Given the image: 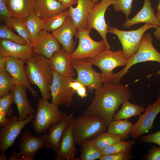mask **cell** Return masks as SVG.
Masks as SVG:
<instances>
[{"instance_id": "50", "label": "cell", "mask_w": 160, "mask_h": 160, "mask_svg": "<svg viewBox=\"0 0 160 160\" xmlns=\"http://www.w3.org/2000/svg\"><path fill=\"white\" fill-rule=\"evenodd\" d=\"M93 2L94 3H97L99 0H92Z\"/></svg>"}, {"instance_id": "40", "label": "cell", "mask_w": 160, "mask_h": 160, "mask_svg": "<svg viewBox=\"0 0 160 160\" xmlns=\"http://www.w3.org/2000/svg\"><path fill=\"white\" fill-rule=\"evenodd\" d=\"M133 156L130 153H119L103 155L100 160H128L132 159Z\"/></svg>"}, {"instance_id": "35", "label": "cell", "mask_w": 160, "mask_h": 160, "mask_svg": "<svg viewBox=\"0 0 160 160\" xmlns=\"http://www.w3.org/2000/svg\"><path fill=\"white\" fill-rule=\"evenodd\" d=\"M6 68H0V97L9 93L16 85Z\"/></svg>"}, {"instance_id": "37", "label": "cell", "mask_w": 160, "mask_h": 160, "mask_svg": "<svg viewBox=\"0 0 160 160\" xmlns=\"http://www.w3.org/2000/svg\"><path fill=\"white\" fill-rule=\"evenodd\" d=\"M0 97V113L7 116H10L13 111L11 105L13 103L11 94L10 92L7 95Z\"/></svg>"}, {"instance_id": "14", "label": "cell", "mask_w": 160, "mask_h": 160, "mask_svg": "<svg viewBox=\"0 0 160 160\" xmlns=\"http://www.w3.org/2000/svg\"><path fill=\"white\" fill-rule=\"evenodd\" d=\"M47 135L46 133L41 137H35L26 129L20 139L18 152L19 160H33L37 152L45 147Z\"/></svg>"}, {"instance_id": "53", "label": "cell", "mask_w": 160, "mask_h": 160, "mask_svg": "<svg viewBox=\"0 0 160 160\" xmlns=\"http://www.w3.org/2000/svg\"><path fill=\"white\" fill-rule=\"evenodd\" d=\"M60 2L61 3V1H62V0H56Z\"/></svg>"}, {"instance_id": "22", "label": "cell", "mask_w": 160, "mask_h": 160, "mask_svg": "<svg viewBox=\"0 0 160 160\" xmlns=\"http://www.w3.org/2000/svg\"><path fill=\"white\" fill-rule=\"evenodd\" d=\"M27 89L23 86L16 85L10 91L13 103L16 105L17 108L19 121L24 120L30 114L34 113L35 112L27 99Z\"/></svg>"}, {"instance_id": "44", "label": "cell", "mask_w": 160, "mask_h": 160, "mask_svg": "<svg viewBox=\"0 0 160 160\" xmlns=\"http://www.w3.org/2000/svg\"><path fill=\"white\" fill-rule=\"evenodd\" d=\"M78 0H62L61 3L65 7L68 9L72 5L77 4Z\"/></svg>"}, {"instance_id": "33", "label": "cell", "mask_w": 160, "mask_h": 160, "mask_svg": "<svg viewBox=\"0 0 160 160\" xmlns=\"http://www.w3.org/2000/svg\"><path fill=\"white\" fill-rule=\"evenodd\" d=\"M10 24L11 28L14 29L18 35L27 41L28 44H32L31 36L24 19L12 16Z\"/></svg>"}, {"instance_id": "29", "label": "cell", "mask_w": 160, "mask_h": 160, "mask_svg": "<svg viewBox=\"0 0 160 160\" xmlns=\"http://www.w3.org/2000/svg\"><path fill=\"white\" fill-rule=\"evenodd\" d=\"M81 145V153L79 160H99L103 155L102 150L96 146L92 140L85 141Z\"/></svg>"}, {"instance_id": "39", "label": "cell", "mask_w": 160, "mask_h": 160, "mask_svg": "<svg viewBox=\"0 0 160 160\" xmlns=\"http://www.w3.org/2000/svg\"><path fill=\"white\" fill-rule=\"evenodd\" d=\"M12 15L4 0H0V17L10 28V21Z\"/></svg>"}, {"instance_id": "12", "label": "cell", "mask_w": 160, "mask_h": 160, "mask_svg": "<svg viewBox=\"0 0 160 160\" xmlns=\"http://www.w3.org/2000/svg\"><path fill=\"white\" fill-rule=\"evenodd\" d=\"M34 113L30 114L22 121L18 120V116H14L9 117L8 122L0 129V151L5 153L12 146L22 129L34 119Z\"/></svg>"}, {"instance_id": "20", "label": "cell", "mask_w": 160, "mask_h": 160, "mask_svg": "<svg viewBox=\"0 0 160 160\" xmlns=\"http://www.w3.org/2000/svg\"><path fill=\"white\" fill-rule=\"evenodd\" d=\"M49 60L53 71L65 77H73L75 76L71 55L63 48L55 52Z\"/></svg>"}, {"instance_id": "45", "label": "cell", "mask_w": 160, "mask_h": 160, "mask_svg": "<svg viewBox=\"0 0 160 160\" xmlns=\"http://www.w3.org/2000/svg\"><path fill=\"white\" fill-rule=\"evenodd\" d=\"M156 15L159 21V23L158 28L156 29L153 33L156 39L160 41V15L157 12L156 13Z\"/></svg>"}, {"instance_id": "15", "label": "cell", "mask_w": 160, "mask_h": 160, "mask_svg": "<svg viewBox=\"0 0 160 160\" xmlns=\"http://www.w3.org/2000/svg\"><path fill=\"white\" fill-rule=\"evenodd\" d=\"M78 28L71 18L68 16L63 23L52 34L62 45L63 49L71 55L75 50L76 42L73 37L76 35Z\"/></svg>"}, {"instance_id": "36", "label": "cell", "mask_w": 160, "mask_h": 160, "mask_svg": "<svg viewBox=\"0 0 160 160\" xmlns=\"http://www.w3.org/2000/svg\"><path fill=\"white\" fill-rule=\"evenodd\" d=\"M0 39L9 40L21 45L28 44L23 38L13 32L7 25H0Z\"/></svg>"}, {"instance_id": "18", "label": "cell", "mask_w": 160, "mask_h": 160, "mask_svg": "<svg viewBox=\"0 0 160 160\" xmlns=\"http://www.w3.org/2000/svg\"><path fill=\"white\" fill-rule=\"evenodd\" d=\"M6 69L12 77L16 85L23 86L28 89L33 96L36 97L37 93L31 85L24 67L25 62L13 57H5Z\"/></svg>"}, {"instance_id": "46", "label": "cell", "mask_w": 160, "mask_h": 160, "mask_svg": "<svg viewBox=\"0 0 160 160\" xmlns=\"http://www.w3.org/2000/svg\"><path fill=\"white\" fill-rule=\"evenodd\" d=\"M3 113H0V126L2 127L4 126L9 121V117Z\"/></svg>"}, {"instance_id": "32", "label": "cell", "mask_w": 160, "mask_h": 160, "mask_svg": "<svg viewBox=\"0 0 160 160\" xmlns=\"http://www.w3.org/2000/svg\"><path fill=\"white\" fill-rule=\"evenodd\" d=\"M91 140L96 146L101 150L121 140L119 136L108 131L98 135Z\"/></svg>"}, {"instance_id": "16", "label": "cell", "mask_w": 160, "mask_h": 160, "mask_svg": "<svg viewBox=\"0 0 160 160\" xmlns=\"http://www.w3.org/2000/svg\"><path fill=\"white\" fill-rule=\"evenodd\" d=\"M33 45V53L48 59L61 48L60 43L52 34L43 30L40 31Z\"/></svg>"}, {"instance_id": "27", "label": "cell", "mask_w": 160, "mask_h": 160, "mask_svg": "<svg viewBox=\"0 0 160 160\" xmlns=\"http://www.w3.org/2000/svg\"><path fill=\"white\" fill-rule=\"evenodd\" d=\"M133 125L128 120H113L109 124L107 131L119 136L121 140L129 137Z\"/></svg>"}, {"instance_id": "42", "label": "cell", "mask_w": 160, "mask_h": 160, "mask_svg": "<svg viewBox=\"0 0 160 160\" xmlns=\"http://www.w3.org/2000/svg\"><path fill=\"white\" fill-rule=\"evenodd\" d=\"M144 157L146 160H160V147L153 146L148 150V153L144 155Z\"/></svg>"}, {"instance_id": "30", "label": "cell", "mask_w": 160, "mask_h": 160, "mask_svg": "<svg viewBox=\"0 0 160 160\" xmlns=\"http://www.w3.org/2000/svg\"><path fill=\"white\" fill-rule=\"evenodd\" d=\"M25 23L30 34L33 44L40 31L42 30L43 20L35 12L25 19Z\"/></svg>"}, {"instance_id": "4", "label": "cell", "mask_w": 160, "mask_h": 160, "mask_svg": "<svg viewBox=\"0 0 160 160\" xmlns=\"http://www.w3.org/2000/svg\"><path fill=\"white\" fill-rule=\"evenodd\" d=\"M153 38L149 33L142 36L139 47L137 52L127 60V63L121 70L114 73L113 83L117 84L130 68L137 63L148 61H156L160 63V53L153 44Z\"/></svg>"}, {"instance_id": "51", "label": "cell", "mask_w": 160, "mask_h": 160, "mask_svg": "<svg viewBox=\"0 0 160 160\" xmlns=\"http://www.w3.org/2000/svg\"><path fill=\"white\" fill-rule=\"evenodd\" d=\"M155 73H157L158 75H160V70L158 71Z\"/></svg>"}, {"instance_id": "17", "label": "cell", "mask_w": 160, "mask_h": 160, "mask_svg": "<svg viewBox=\"0 0 160 160\" xmlns=\"http://www.w3.org/2000/svg\"><path fill=\"white\" fill-rule=\"evenodd\" d=\"M70 122L65 130L56 152V160H75L76 148L73 132V121Z\"/></svg>"}, {"instance_id": "21", "label": "cell", "mask_w": 160, "mask_h": 160, "mask_svg": "<svg viewBox=\"0 0 160 160\" xmlns=\"http://www.w3.org/2000/svg\"><path fill=\"white\" fill-rule=\"evenodd\" d=\"M72 113L63 114V118L58 123L52 124L47 133L45 147L51 149L55 152L57 150L62 137L71 121L74 119Z\"/></svg>"}, {"instance_id": "24", "label": "cell", "mask_w": 160, "mask_h": 160, "mask_svg": "<svg viewBox=\"0 0 160 160\" xmlns=\"http://www.w3.org/2000/svg\"><path fill=\"white\" fill-rule=\"evenodd\" d=\"M77 6L67 10L78 29H86V20L89 11L94 3L92 0H78Z\"/></svg>"}, {"instance_id": "19", "label": "cell", "mask_w": 160, "mask_h": 160, "mask_svg": "<svg viewBox=\"0 0 160 160\" xmlns=\"http://www.w3.org/2000/svg\"><path fill=\"white\" fill-rule=\"evenodd\" d=\"M32 44L21 45L12 41L3 39L0 40V56L19 59L25 62L33 53Z\"/></svg>"}, {"instance_id": "23", "label": "cell", "mask_w": 160, "mask_h": 160, "mask_svg": "<svg viewBox=\"0 0 160 160\" xmlns=\"http://www.w3.org/2000/svg\"><path fill=\"white\" fill-rule=\"evenodd\" d=\"M154 10L151 1L149 0H144L141 9L132 18L127 19L123 24L122 28H128L140 23L151 24L157 28L159 22L154 14Z\"/></svg>"}, {"instance_id": "1", "label": "cell", "mask_w": 160, "mask_h": 160, "mask_svg": "<svg viewBox=\"0 0 160 160\" xmlns=\"http://www.w3.org/2000/svg\"><path fill=\"white\" fill-rule=\"evenodd\" d=\"M131 95L128 88L123 84H103L102 87L95 90L91 103L83 114L100 116L108 127L120 105L128 100Z\"/></svg>"}, {"instance_id": "49", "label": "cell", "mask_w": 160, "mask_h": 160, "mask_svg": "<svg viewBox=\"0 0 160 160\" xmlns=\"http://www.w3.org/2000/svg\"><path fill=\"white\" fill-rule=\"evenodd\" d=\"M156 9L157 11V12L160 15V0L159 5L156 7Z\"/></svg>"}, {"instance_id": "52", "label": "cell", "mask_w": 160, "mask_h": 160, "mask_svg": "<svg viewBox=\"0 0 160 160\" xmlns=\"http://www.w3.org/2000/svg\"><path fill=\"white\" fill-rule=\"evenodd\" d=\"M8 0H4V1L5 2L6 4L7 3V1H8Z\"/></svg>"}, {"instance_id": "34", "label": "cell", "mask_w": 160, "mask_h": 160, "mask_svg": "<svg viewBox=\"0 0 160 160\" xmlns=\"http://www.w3.org/2000/svg\"><path fill=\"white\" fill-rule=\"evenodd\" d=\"M135 143L133 140H120L116 143L102 150L103 155L119 153H130L133 145Z\"/></svg>"}, {"instance_id": "6", "label": "cell", "mask_w": 160, "mask_h": 160, "mask_svg": "<svg viewBox=\"0 0 160 160\" xmlns=\"http://www.w3.org/2000/svg\"><path fill=\"white\" fill-rule=\"evenodd\" d=\"M84 60L90 62L100 68L101 71L103 84L113 83V70L118 67L125 66L127 63V60L120 49L113 52L110 49H106L95 58Z\"/></svg>"}, {"instance_id": "11", "label": "cell", "mask_w": 160, "mask_h": 160, "mask_svg": "<svg viewBox=\"0 0 160 160\" xmlns=\"http://www.w3.org/2000/svg\"><path fill=\"white\" fill-rule=\"evenodd\" d=\"M72 63L77 73V79L90 92L102 87L103 83L102 74L94 69L90 62L84 59L77 60H73Z\"/></svg>"}, {"instance_id": "28", "label": "cell", "mask_w": 160, "mask_h": 160, "mask_svg": "<svg viewBox=\"0 0 160 160\" xmlns=\"http://www.w3.org/2000/svg\"><path fill=\"white\" fill-rule=\"evenodd\" d=\"M145 110L143 106L132 103L127 100L122 104L121 109L115 114L113 120H128L131 117L140 116Z\"/></svg>"}, {"instance_id": "8", "label": "cell", "mask_w": 160, "mask_h": 160, "mask_svg": "<svg viewBox=\"0 0 160 160\" xmlns=\"http://www.w3.org/2000/svg\"><path fill=\"white\" fill-rule=\"evenodd\" d=\"M152 28H157L154 25L149 23H145L138 29L130 31L120 30L116 27L109 26L108 33L113 34L117 36L121 44L124 56L128 60L138 50L145 32Z\"/></svg>"}, {"instance_id": "48", "label": "cell", "mask_w": 160, "mask_h": 160, "mask_svg": "<svg viewBox=\"0 0 160 160\" xmlns=\"http://www.w3.org/2000/svg\"><path fill=\"white\" fill-rule=\"evenodd\" d=\"M7 158L5 155V153L1 152L0 156V160H7Z\"/></svg>"}, {"instance_id": "31", "label": "cell", "mask_w": 160, "mask_h": 160, "mask_svg": "<svg viewBox=\"0 0 160 160\" xmlns=\"http://www.w3.org/2000/svg\"><path fill=\"white\" fill-rule=\"evenodd\" d=\"M68 16V11L57 15L42 19V30L52 32L59 28Z\"/></svg>"}, {"instance_id": "7", "label": "cell", "mask_w": 160, "mask_h": 160, "mask_svg": "<svg viewBox=\"0 0 160 160\" xmlns=\"http://www.w3.org/2000/svg\"><path fill=\"white\" fill-rule=\"evenodd\" d=\"M92 29H78L75 37L79 39L77 47L71 55L72 61L95 58L107 49L105 41H96L90 36Z\"/></svg>"}, {"instance_id": "10", "label": "cell", "mask_w": 160, "mask_h": 160, "mask_svg": "<svg viewBox=\"0 0 160 160\" xmlns=\"http://www.w3.org/2000/svg\"><path fill=\"white\" fill-rule=\"evenodd\" d=\"M71 77L62 76L53 71L52 82L50 87L52 102L58 106L69 107L76 91L71 87L69 82Z\"/></svg>"}, {"instance_id": "9", "label": "cell", "mask_w": 160, "mask_h": 160, "mask_svg": "<svg viewBox=\"0 0 160 160\" xmlns=\"http://www.w3.org/2000/svg\"><path fill=\"white\" fill-rule=\"evenodd\" d=\"M115 0H102L94 4L88 13L86 20V28L96 30L105 42L107 49L111 47L107 38L108 26L105 21V15L108 7L113 4Z\"/></svg>"}, {"instance_id": "43", "label": "cell", "mask_w": 160, "mask_h": 160, "mask_svg": "<svg viewBox=\"0 0 160 160\" xmlns=\"http://www.w3.org/2000/svg\"><path fill=\"white\" fill-rule=\"evenodd\" d=\"M86 87L84 85H83L76 91V93L81 98L83 99L87 96Z\"/></svg>"}, {"instance_id": "3", "label": "cell", "mask_w": 160, "mask_h": 160, "mask_svg": "<svg viewBox=\"0 0 160 160\" xmlns=\"http://www.w3.org/2000/svg\"><path fill=\"white\" fill-rule=\"evenodd\" d=\"M108 126L103 118L98 116H79L73 121V132L76 143H83L105 132Z\"/></svg>"}, {"instance_id": "38", "label": "cell", "mask_w": 160, "mask_h": 160, "mask_svg": "<svg viewBox=\"0 0 160 160\" xmlns=\"http://www.w3.org/2000/svg\"><path fill=\"white\" fill-rule=\"evenodd\" d=\"M133 0H115L113 4L115 11H122L126 15L127 19L131 14Z\"/></svg>"}, {"instance_id": "41", "label": "cell", "mask_w": 160, "mask_h": 160, "mask_svg": "<svg viewBox=\"0 0 160 160\" xmlns=\"http://www.w3.org/2000/svg\"><path fill=\"white\" fill-rule=\"evenodd\" d=\"M139 141L141 143H155L160 147V130L153 133L142 136L139 138Z\"/></svg>"}, {"instance_id": "25", "label": "cell", "mask_w": 160, "mask_h": 160, "mask_svg": "<svg viewBox=\"0 0 160 160\" xmlns=\"http://www.w3.org/2000/svg\"><path fill=\"white\" fill-rule=\"evenodd\" d=\"M67 9L56 0H35V12L42 19L57 15Z\"/></svg>"}, {"instance_id": "47", "label": "cell", "mask_w": 160, "mask_h": 160, "mask_svg": "<svg viewBox=\"0 0 160 160\" xmlns=\"http://www.w3.org/2000/svg\"><path fill=\"white\" fill-rule=\"evenodd\" d=\"M8 159L9 160H18L19 159L18 153L17 152L16 149L12 151L9 156Z\"/></svg>"}, {"instance_id": "26", "label": "cell", "mask_w": 160, "mask_h": 160, "mask_svg": "<svg viewBox=\"0 0 160 160\" xmlns=\"http://www.w3.org/2000/svg\"><path fill=\"white\" fill-rule=\"evenodd\" d=\"M6 4L12 16L24 20L35 12V0H9Z\"/></svg>"}, {"instance_id": "13", "label": "cell", "mask_w": 160, "mask_h": 160, "mask_svg": "<svg viewBox=\"0 0 160 160\" xmlns=\"http://www.w3.org/2000/svg\"><path fill=\"white\" fill-rule=\"evenodd\" d=\"M160 112V89L158 97L152 104H149L144 113L140 114L139 119L133 125L130 132L132 137L137 138L150 131L153 127V122L157 115Z\"/></svg>"}, {"instance_id": "5", "label": "cell", "mask_w": 160, "mask_h": 160, "mask_svg": "<svg viewBox=\"0 0 160 160\" xmlns=\"http://www.w3.org/2000/svg\"><path fill=\"white\" fill-rule=\"evenodd\" d=\"M58 106L43 97L38 101L37 111L32 120L34 129L37 134L44 132L52 124L60 122L63 114L60 111Z\"/></svg>"}, {"instance_id": "2", "label": "cell", "mask_w": 160, "mask_h": 160, "mask_svg": "<svg viewBox=\"0 0 160 160\" xmlns=\"http://www.w3.org/2000/svg\"><path fill=\"white\" fill-rule=\"evenodd\" d=\"M25 63V69L30 83L37 87L42 97L50 99V87L53 79V70L49 59L33 53Z\"/></svg>"}]
</instances>
